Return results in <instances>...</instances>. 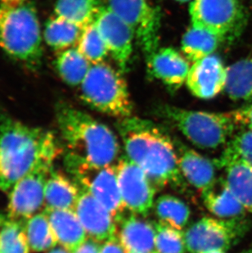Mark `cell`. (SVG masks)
<instances>
[{"label": "cell", "mask_w": 252, "mask_h": 253, "mask_svg": "<svg viewBox=\"0 0 252 253\" xmlns=\"http://www.w3.org/2000/svg\"><path fill=\"white\" fill-rule=\"evenodd\" d=\"M117 128L127 158L143 169L157 190L185 189L176 148L159 127L148 120L129 117L120 119Z\"/></svg>", "instance_id": "cell-1"}, {"label": "cell", "mask_w": 252, "mask_h": 253, "mask_svg": "<svg viewBox=\"0 0 252 253\" xmlns=\"http://www.w3.org/2000/svg\"><path fill=\"white\" fill-rule=\"evenodd\" d=\"M61 153L52 132L3 120L0 124V189L8 191L34 169L52 168Z\"/></svg>", "instance_id": "cell-2"}, {"label": "cell", "mask_w": 252, "mask_h": 253, "mask_svg": "<svg viewBox=\"0 0 252 253\" xmlns=\"http://www.w3.org/2000/svg\"><path fill=\"white\" fill-rule=\"evenodd\" d=\"M57 122L67 148L65 158L103 168L113 166L119 157L117 135L90 115L70 106L57 110Z\"/></svg>", "instance_id": "cell-3"}, {"label": "cell", "mask_w": 252, "mask_h": 253, "mask_svg": "<svg viewBox=\"0 0 252 253\" xmlns=\"http://www.w3.org/2000/svg\"><path fill=\"white\" fill-rule=\"evenodd\" d=\"M0 47L20 62L38 64L43 54L42 36L33 5L0 3Z\"/></svg>", "instance_id": "cell-4"}, {"label": "cell", "mask_w": 252, "mask_h": 253, "mask_svg": "<svg viewBox=\"0 0 252 253\" xmlns=\"http://www.w3.org/2000/svg\"><path fill=\"white\" fill-rule=\"evenodd\" d=\"M158 112L202 149L213 150L226 145L238 126L229 113L187 110L169 105L160 107Z\"/></svg>", "instance_id": "cell-5"}, {"label": "cell", "mask_w": 252, "mask_h": 253, "mask_svg": "<svg viewBox=\"0 0 252 253\" xmlns=\"http://www.w3.org/2000/svg\"><path fill=\"white\" fill-rule=\"evenodd\" d=\"M81 98L95 110L121 119L132 117L133 105L122 72L102 62L92 65L81 84Z\"/></svg>", "instance_id": "cell-6"}, {"label": "cell", "mask_w": 252, "mask_h": 253, "mask_svg": "<svg viewBox=\"0 0 252 253\" xmlns=\"http://www.w3.org/2000/svg\"><path fill=\"white\" fill-rule=\"evenodd\" d=\"M65 165L79 186L89 192L118 223L126 208L120 191L116 165L95 167L81 161L65 158Z\"/></svg>", "instance_id": "cell-7"}, {"label": "cell", "mask_w": 252, "mask_h": 253, "mask_svg": "<svg viewBox=\"0 0 252 253\" xmlns=\"http://www.w3.org/2000/svg\"><path fill=\"white\" fill-rule=\"evenodd\" d=\"M192 26L233 41L243 32L245 12L240 0H192L189 7Z\"/></svg>", "instance_id": "cell-8"}, {"label": "cell", "mask_w": 252, "mask_h": 253, "mask_svg": "<svg viewBox=\"0 0 252 253\" xmlns=\"http://www.w3.org/2000/svg\"><path fill=\"white\" fill-rule=\"evenodd\" d=\"M248 230V221L204 217L193 223L183 234L188 253L225 252L235 245Z\"/></svg>", "instance_id": "cell-9"}, {"label": "cell", "mask_w": 252, "mask_h": 253, "mask_svg": "<svg viewBox=\"0 0 252 253\" xmlns=\"http://www.w3.org/2000/svg\"><path fill=\"white\" fill-rule=\"evenodd\" d=\"M133 32L147 59L158 49L161 12L150 0H104Z\"/></svg>", "instance_id": "cell-10"}, {"label": "cell", "mask_w": 252, "mask_h": 253, "mask_svg": "<svg viewBox=\"0 0 252 253\" xmlns=\"http://www.w3.org/2000/svg\"><path fill=\"white\" fill-rule=\"evenodd\" d=\"M116 168L126 210L145 217L154 205L157 189L143 169L128 158L118 160Z\"/></svg>", "instance_id": "cell-11"}, {"label": "cell", "mask_w": 252, "mask_h": 253, "mask_svg": "<svg viewBox=\"0 0 252 253\" xmlns=\"http://www.w3.org/2000/svg\"><path fill=\"white\" fill-rule=\"evenodd\" d=\"M52 168L34 169L12 187L8 202V218L26 222L45 203V186Z\"/></svg>", "instance_id": "cell-12"}, {"label": "cell", "mask_w": 252, "mask_h": 253, "mask_svg": "<svg viewBox=\"0 0 252 253\" xmlns=\"http://www.w3.org/2000/svg\"><path fill=\"white\" fill-rule=\"evenodd\" d=\"M94 24L120 71L126 73L133 53V32L126 22L106 5H101Z\"/></svg>", "instance_id": "cell-13"}, {"label": "cell", "mask_w": 252, "mask_h": 253, "mask_svg": "<svg viewBox=\"0 0 252 253\" xmlns=\"http://www.w3.org/2000/svg\"><path fill=\"white\" fill-rule=\"evenodd\" d=\"M74 211L88 238L102 242L117 237L118 225L113 215L81 187Z\"/></svg>", "instance_id": "cell-14"}, {"label": "cell", "mask_w": 252, "mask_h": 253, "mask_svg": "<svg viewBox=\"0 0 252 253\" xmlns=\"http://www.w3.org/2000/svg\"><path fill=\"white\" fill-rule=\"evenodd\" d=\"M227 67L218 56L204 57L193 62L186 81L193 95L202 99H210L224 90Z\"/></svg>", "instance_id": "cell-15"}, {"label": "cell", "mask_w": 252, "mask_h": 253, "mask_svg": "<svg viewBox=\"0 0 252 253\" xmlns=\"http://www.w3.org/2000/svg\"><path fill=\"white\" fill-rule=\"evenodd\" d=\"M147 62L152 77L171 90H177L185 83L190 71L188 60L174 48H158Z\"/></svg>", "instance_id": "cell-16"}, {"label": "cell", "mask_w": 252, "mask_h": 253, "mask_svg": "<svg viewBox=\"0 0 252 253\" xmlns=\"http://www.w3.org/2000/svg\"><path fill=\"white\" fill-rule=\"evenodd\" d=\"M117 237L128 253H156L154 223L131 213L117 223Z\"/></svg>", "instance_id": "cell-17"}, {"label": "cell", "mask_w": 252, "mask_h": 253, "mask_svg": "<svg viewBox=\"0 0 252 253\" xmlns=\"http://www.w3.org/2000/svg\"><path fill=\"white\" fill-rule=\"evenodd\" d=\"M176 146L178 165L184 179L202 194L216 182V161L210 160L183 144L177 143Z\"/></svg>", "instance_id": "cell-18"}, {"label": "cell", "mask_w": 252, "mask_h": 253, "mask_svg": "<svg viewBox=\"0 0 252 253\" xmlns=\"http://www.w3.org/2000/svg\"><path fill=\"white\" fill-rule=\"evenodd\" d=\"M202 197L207 210L219 220L245 219L248 211L231 192L224 177L217 179L210 188L202 193Z\"/></svg>", "instance_id": "cell-19"}, {"label": "cell", "mask_w": 252, "mask_h": 253, "mask_svg": "<svg viewBox=\"0 0 252 253\" xmlns=\"http://www.w3.org/2000/svg\"><path fill=\"white\" fill-rule=\"evenodd\" d=\"M48 217L57 243L68 251L74 252L87 239V234L74 211L46 209Z\"/></svg>", "instance_id": "cell-20"}, {"label": "cell", "mask_w": 252, "mask_h": 253, "mask_svg": "<svg viewBox=\"0 0 252 253\" xmlns=\"http://www.w3.org/2000/svg\"><path fill=\"white\" fill-rule=\"evenodd\" d=\"M80 192L77 183L52 169L46 182L45 208L74 211Z\"/></svg>", "instance_id": "cell-21"}, {"label": "cell", "mask_w": 252, "mask_h": 253, "mask_svg": "<svg viewBox=\"0 0 252 253\" xmlns=\"http://www.w3.org/2000/svg\"><path fill=\"white\" fill-rule=\"evenodd\" d=\"M224 41L216 34L191 26L183 36L182 51L188 61L196 62L211 55Z\"/></svg>", "instance_id": "cell-22"}, {"label": "cell", "mask_w": 252, "mask_h": 253, "mask_svg": "<svg viewBox=\"0 0 252 253\" xmlns=\"http://www.w3.org/2000/svg\"><path fill=\"white\" fill-rule=\"evenodd\" d=\"M224 91L233 101H252V57L227 67Z\"/></svg>", "instance_id": "cell-23"}, {"label": "cell", "mask_w": 252, "mask_h": 253, "mask_svg": "<svg viewBox=\"0 0 252 253\" xmlns=\"http://www.w3.org/2000/svg\"><path fill=\"white\" fill-rule=\"evenodd\" d=\"M100 7L98 0H57L54 12L56 17L83 30L94 22Z\"/></svg>", "instance_id": "cell-24"}, {"label": "cell", "mask_w": 252, "mask_h": 253, "mask_svg": "<svg viewBox=\"0 0 252 253\" xmlns=\"http://www.w3.org/2000/svg\"><path fill=\"white\" fill-rule=\"evenodd\" d=\"M224 168V179L231 192L246 210L252 213V168L240 162H234Z\"/></svg>", "instance_id": "cell-25"}, {"label": "cell", "mask_w": 252, "mask_h": 253, "mask_svg": "<svg viewBox=\"0 0 252 253\" xmlns=\"http://www.w3.org/2000/svg\"><path fill=\"white\" fill-rule=\"evenodd\" d=\"M91 63L77 48L62 51L56 59V68L64 82L72 86L82 84L90 69Z\"/></svg>", "instance_id": "cell-26"}, {"label": "cell", "mask_w": 252, "mask_h": 253, "mask_svg": "<svg viewBox=\"0 0 252 253\" xmlns=\"http://www.w3.org/2000/svg\"><path fill=\"white\" fill-rule=\"evenodd\" d=\"M160 222L165 223L181 230L188 224L191 211L188 206L180 198L166 194L157 198L153 205Z\"/></svg>", "instance_id": "cell-27"}, {"label": "cell", "mask_w": 252, "mask_h": 253, "mask_svg": "<svg viewBox=\"0 0 252 253\" xmlns=\"http://www.w3.org/2000/svg\"><path fill=\"white\" fill-rule=\"evenodd\" d=\"M82 29L60 17H52L45 25L44 40L55 50H66L78 43Z\"/></svg>", "instance_id": "cell-28"}, {"label": "cell", "mask_w": 252, "mask_h": 253, "mask_svg": "<svg viewBox=\"0 0 252 253\" xmlns=\"http://www.w3.org/2000/svg\"><path fill=\"white\" fill-rule=\"evenodd\" d=\"M26 237L30 249L42 252L54 248L57 240L45 213L36 214L25 223Z\"/></svg>", "instance_id": "cell-29"}, {"label": "cell", "mask_w": 252, "mask_h": 253, "mask_svg": "<svg viewBox=\"0 0 252 253\" xmlns=\"http://www.w3.org/2000/svg\"><path fill=\"white\" fill-rule=\"evenodd\" d=\"M234 162H240L252 168V129H243L233 134L216 163L219 168H224Z\"/></svg>", "instance_id": "cell-30"}, {"label": "cell", "mask_w": 252, "mask_h": 253, "mask_svg": "<svg viewBox=\"0 0 252 253\" xmlns=\"http://www.w3.org/2000/svg\"><path fill=\"white\" fill-rule=\"evenodd\" d=\"M25 223L7 218L0 228V253H29Z\"/></svg>", "instance_id": "cell-31"}, {"label": "cell", "mask_w": 252, "mask_h": 253, "mask_svg": "<svg viewBox=\"0 0 252 253\" xmlns=\"http://www.w3.org/2000/svg\"><path fill=\"white\" fill-rule=\"evenodd\" d=\"M77 49L93 65L103 62L109 53L94 22L82 30Z\"/></svg>", "instance_id": "cell-32"}, {"label": "cell", "mask_w": 252, "mask_h": 253, "mask_svg": "<svg viewBox=\"0 0 252 253\" xmlns=\"http://www.w3.org/2000/svg\"><path fill=\"white\" fill-rule=\"evenodd\" d=\"M156 228V253H184L183 234L180 230L165 223H154Z\"/></svg>", "instance_id": "cell-33"}, {"label": "cell", "mask_w": 252, "mask_h": 253, "mask_svg": "<svg viewBox=\"0 0 252 253\" xmlns=\"http://www.w3.org/2000/svg\"><path fill=\"white\" fill-rule=\"evenodd\" d=\"M231 117L237 126L252 130V104L230 112Z\"/></svg>", "instance_id": "cell-34"}, {"label": "cell", "mask_w": 252, "mask_h": 253, "mask_svg": "<svg viewBox=\"0 0 252 253\" xmlns=\"http://www.w3.org/2000/svg\"><path fill=\"white\" fill-rule=\"evenodd\" d=\"M99 253H128L120 241L118 237L105 241L101 246Z\"/></svg>", "instance_id": "cell-35"}, {"label": "cell", "mask_w": 252, "mask_h": 253, "mask_svg": "<svg viewBox=\"0 0 252 253\" xmlns=\"http://www.w3.org/2000/svg\"><path fill=\"white\" fill-rule=\"evenodd\" d=\"M101 245L99 242L88 238L72 253H99Z\"/></svg>", "instance_id": "cell-36"}, {"label": "cell", "mask_w": 252, "mask_h": 253, "mask_svg": "<svg viewBox=\"0 0 252 253\" xmlns=\"http://www.w3.org/2000/svg\"><path fill=\"white\" fill-rule=\"evenodd\" d=\"M26 0H0V3L2 4H18L24 2Z\"/></svg>", "instance_id": "cell-37"}, {"label": "cell", "mask_w": 252, "mask_h": 253, "mask_svg": "<svg viewBox=\"0 0 252 253\" xmlns=\"http://www.w3.org/2000/svg\"><path fill=\"white\" fill-rule=\"evenodd\" d=\"M48 253H72L71 252L68 251L67 249H65L63 247H60V248H55V249L48 252Z\"/></svg>", "instance_id": "cell-38"}, {"label": "cell", "mask_w": 252, "mask_h": 253, "mask_svg": "<svg viewBox=\"0 0 252 253\" xmlns=\"http://www.w3.org/2000/svg\"><path fill=\"white\" fill-rule=\"evenodd\" d=\"M7 218L4 215L0 214V228L2 226V224L5 222V220H7Z\"/></svg>", "instance_id": "cell-39"}, {"label": "cell", "mask_w": 252, "mask_h": 253, "mask_svg": "<svg viewBox=\"0 0 252 253\" xmlns=\"http://www.w3.org/2000/svg\"><path fill=\"white\" fill-rule=\"evenodd\" d=\"M175 1H178L179 2H191L192 0H175Z\"/></svg>", "instance_id": "cell-40"}, {"label": "cell", "mask_w": 252, "mask_h": 253, "mask_svg": "<svg viewBox=\"0 0 252 253\" xmlns=\"http://www.w3.org/2000/svg\"><path fill=\"white\" fill-rule=\"evenodd\" d=\"M225 253L224 252H221V251H214V252H210V253Z\"/></svg>", "instance_id": "cell-41"}, {"label": "cell", "mask_w": 252, "mask_h": 253, "mask_svg": "<svg viewBox=\"0 0 252 253\" xmlns=\"http://www.w3.org/2000/svg\"><path fill=\"white\" fill-rule=\"evenodd\" d=\"M252 253V249H251V250H248V251L243 252V253Z\"/></svg>", "instance_id": "cell-42"}]
</instances>
